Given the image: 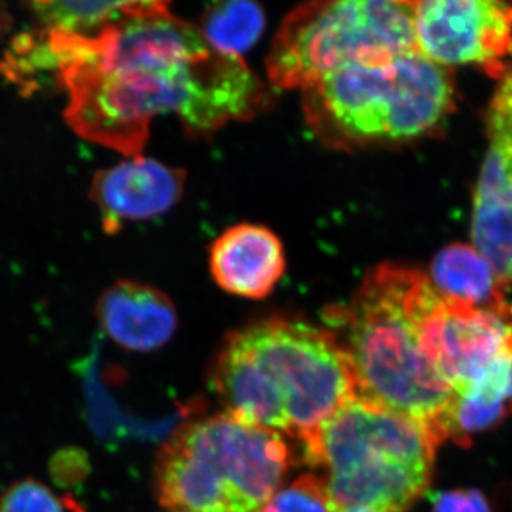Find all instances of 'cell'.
Here are the masks:
<instances>
[{
  "label": "cell",
  "instance_id": "ffe728a7",
  "mask_svg": "<svg viewBox=\"0 0 512 512\" xmlns=\"http://www.w3.org/2000/svg\"><path fill=\"white\" fill-rule=\"evenodd\" d=\"M338 512H373V511L366 510V508H345V510H340Z\"/></svg>",
  "mask_w": 512,
  "mask_h": 512
},
{
  "label": "cell",
  "instance_id": "8fae6325",
  "mask_svg": "<svg viewBox=\"0 0 512 512\" xmlns=\"http://www.w3.org/2000/svg\"><path fill=\"white\" fill-rule=\"evenodd\" d=\"M281 239L264 225L238 224L212 242L210 272L222 291L239 298L265 299L285 275Z\"/></svg>",
  "mask_w": 512,
  "mask_h": 512
},
{
  "label": "cell",
  "instance_id": "8992f818",
  "mask_svg": "<svg viewBox=\"0 0 512 512\" xmlns=\"http://www.w3.org/2000/svg\"><path fill=\"white\" fill-rule=\"evenodd\" d=\"M292 463L282 434L217 414L187 424L160 451L158 503L167 512H259Z\"/></svg>",
  "mask_w": 512,
  "mask_h": 512
},
{
  "label": "cell",
  "instance_id": "d6986e66",
  "mask_svg": "<svg viewBox=\"0 0 512 512\" xmlns=\"http://www.w3.org/2000/svg\"><path fill=\"white\" fill-rule=\"evenodd\" d=\"M433 512H493L487 497L478 490H450L436 495Z\"/></svg>",
  "mask_w": 512,
  "mask_h": 512
},
{
  "label": "cell",
  "instance_id": "ac0fdd59",
  "mask_svg": "<svg viewBox=\"0 0 512 512\" xmlns=\"http://www.w3.org/2000/svg\"><path fill=\"white\" fill-rule=\"evenodd\" d=\"M90 461L87 454L77 447L57 450L49 460V476L60 488H73L89 476Z\"/></svg>",
  "mask_w": 512,
  "mask_h": 512
},
{
  "label": "cell",
  "instance_id": "30bf717a",
  "mask_svg": "<svg viewBox=\"0 0 512 512\" xmlns=\"http://www.w3.org/2000/svg\"><path fill=\"white\" fill-rule=\"evenodd\" d=\"M180 168L141 156L94 175L90 197L103 217V228L116 234L124 222L161 217L183 198Z\"/></svg>",
  "mask_w": 512,
  "mask_h": 512
},
{
  "label": "cell",
  "instance_id": "7c38bea8",
  "mask_svg": "<svg viewBox=\"0 0 512 512\" xmlns=\"http://www.w3.org/2000/svg\"><path fill=\"white\" fill-rule=\"evenodd\" d=\"M103 332L130 352H154L167 345L178 328L173 301L154 286L137 281L116 282L96 305Z\"/></svg>",
  "mask_w": 512,
  "mask_h": 512
},
{
  "label": "cell",
  "instance_id": "4fadbf2b",
  "mask_svg": "<svg viewBox=\"0 0 512 512\" xmlns=\"http://www.w3.org/2000/svg\"><path fill=\"white\" fill-rule=\"evenodd\" d=\"M431 284L446 298L474 308L498 312L512 308L493 266L470 245L451 244L441 249L431 264Z\"/></svg>",
  "mask_w": 512,
  "mask_h": 512
},
{
  "label": "cell",
  "instance_id": "5bb4252c",
  "mask_svg": "<svg viewBox=\"0 0 512 512\" xmlns=\"http://www.w3.org/2000/svg\"><path fill=\"white\" fill-rule=\"evenodd\" d=\"M37 15L49 32L92 33L101 28L138 18L164 15L170 0H32Z\"/></svg>",
  "mask_w": 512,
  "mask_h": 512
},
{
  "label": "cell",
  "instance_id": "2e32d148",
  "mask_svg": "<svg viewBox=\"0 0 512 512\" xmlns=\"http://www.w3.org/2000/svg\"><path fill=\"white\" fill-rule=\"evenodd\" d=\"M259 512H338L323 478L303 474L276 491Z\"/></svg>",
  "mask_w": 512,
  "mask_h": 512
},
{
  "label": "cell",
  "instance_id": "e0dca14e",
  "mask_svg": "<svg viewBox=\"0 0 512 512\" xmlns=\"http://www.w3.org/2000/svg\"><path fill=\"white\" fill-rule=\"evenodd\" d=\"M0 512H70L67 498L36 478L13 481L0 493Z\"/></svg>",
  "mask_w": 512,
  "mask_h": 512
},
{
  "label": "cell",
  "instance_id": "3957f363",
  "mask_svg": "<svg viewBox=\"0 0 512 512\" xmlns=\"http://www.w3.org/2000/svg\"><path fill=\"white\" fill-rule=\"evenodd\" d=\"M434 286L426 275L376 266L348 303L328 311L352 365L356 396L423 424L448 439L454 390L437 372L421 336V316Z\"/></svg>",
  "mask_w": 512,
  "mask_h": 512
},
{
  "label": "cell",
  "instance_id": "5b68a950",
  "mask_svg": "<svg viewBox=\"0 0 512 512\" xmlns=\"http://www.w3.org/2000/svg\"><path fill=\"white\" fill-rule=\"evenodd\" d=\"M302 93L312 133L339 150L421 136L454 100L450 72L421 53L345 64Z\"/></svg>",
  "mask_w": 512,
  "mask_h": 512
},
{
  "label": "cell",
  "instance_id": "277c9868",
  "mask_svg": "<svg viewBox=\"0 0 512 512\" xmlns=\"http://www.w3.org/2000/svg\"><path fill=\"white\" fill-rule=\"evenodd\" d=\"M439 444L423 424L356 396L302 447L325 468L336 511L407 512L429 488Z\"/></svg>",
  "mask_w": 512,
  "mask_h": 512
},
{
  "label": "cell",
  "instance_id": "52a82bcc",
  "mask_svg": "<svg viewBox=\"0 0 512 512\" xmlns=\"http://www.w3.org/2000/svg\"><path fill=\"white\" fill-rule=\"evenodd\" d=\"M417 0H312L285 19L266 60L278 89L303 90L353 62L420 53Z\"/></svg>",
  "mask_w": 512,
  "mask_h": 512
},
{
  "label": "cell",
  "instance_id": "ba28073f",
  "mask_svg": "<svg viewBox=\"0 0 512 512\" xmlns=\"http://www.w3.org/2000/svg\"><path fill=\"white\" fill-rule=\"evenodd\" d=\"M417 45L440 66L476 64L501 77L512 56V5L507 0H417Z\"/></svg>",
  "mask_w": 512,
  "mask_h": 512
},
{
  "label": "cell",
  "instance_id": "6da1fadb",
  "mask_svg": "<svg viewBox=\"0 0 512 512\" xmlns=\"http://www.w3.org/2000/svg\"><path fill=\"white\" fill-rule=\"evenodd\" d=\"M33 62L57 70L67 123L80 137L128 157L141 156L156 117H177L204 137L256 116L261 80L241 57L214 49L190 23L138 16L92 33L47 32Z\"/></svg>",
  "mask_w": 512,
  "mask_h": 512
},
{
  "label": "cell",
  "instance_id": "9c48e42d",
  "mask_svg": "<svg viewBox=\"0 0 512 512\" xmlns=\"http://www.w3.org/2000/svg\"><path fill=\"white\" fill-rule=\"evenodd\" d=\"M471 238L512 288V69L505 70L488 110V147L474 195Z\"/></svg>",
  "mask_w": 512,
  "mask_h": 512
},
{
  "label": "cell",
  "instance_id": "7a4b0ae2",
  "mask_svg": "<svg viewBox=\"0 0 512 512\" xmlns=\"http://www.w3.org/2000/svg\"><path fill=\"white\" fill-rule=\"evenodd\" d=\"M212 383L227 413L301 444L356 397L352 365L336 333L289 318L231 333Z\"/></svg>",
  "mask_w": 512,
  "mask_h": 512
},
{
  "label": "cell",
  "instance_id": "9a60e30c",
  "mask_svg": "<svg viewBox=\"0 0 512 512\" xmlns=\"http://www.w3.org/2000/svg\"><path fill=\"white\" fill-rule=\"evenodd\" d=\"M266 26L258 0H212L202 16V36L214 49L241 57L256 45Z\"/></svg>",
  "mask_w": 512,
  "mask_h": 512
}]
</instances>
